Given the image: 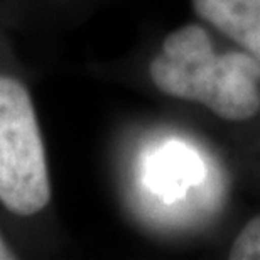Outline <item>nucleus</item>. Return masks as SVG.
I'll use <instances>...</instances> for the list:
<instances>
[{
  "mask_svg": "<svg viewBox=\"0 0 260 260\" xmlns=\"http://www.w3.org/2000/svg\"><path fill=\"white\" fill-rule=\"evenodd\" d=\"M149 71L166 95L198 102L225 120H247L260 110V63L250 53L216 56L200 25L171 32Z\"/></svg>",
  "mask_w": 260,
  "mask_h": 260,
  "instance_id": "nucleus-1",
  "label": "nucleus"
},
{
  "mask_svg": "<svg viewBox=\"0 0 260 260\" xmlns=\"http://www.w3.org/2000/svg\"><path fill=\"white\" fill-rule=\"evenodd\" d=\"M51 200L44 145L30 96L22 83L0 76V203L20 216Z\"/></svg>",
  "mask_w": 260,
  "mask_h": 260,
  "instance_id": "nucleus-2",
  "label": "nucleus"
},
{
  "mask_svg": "<svg viewBox=\"0 0 260 260\" xmlns=\"http://www.w3.org/2000/svg\"><path fill=\"white\" fill-rule=\"evenodd\" d=\"M203 179L200 157L183 144L171 142L150 155L144 168L145 186L168 201L178 200Z\"/></svg>",
  "mask_w": 260,
  "mask_h": 260,
  "instance_id": "nucleus-3",
  "label": "nucleus"
},
{
  "mask_svg": "<svg viewBox=\"0 0 260 260\" xmlns=\"http://www.w3.org/2000/svg\"><path fill=\"white\" fill-rule=\"evenodd\" d=\"M196 14L260 63V0H193Z\"/></svg>",
  "mask_w": 260,
  "mask_h": 260,
  "instance_id": "nucleus-4",
  "label": "nucleus"
},
{
  "mask_svg": "<svg viewBox=\"0 0 260 260\" xmlns=\"http://www.w3.org/2000/svg\"><path fill=\"white\" fill-rule=\"evenodd\" d=\"M228 257L232 260H260V215L242 228Z\"/></svg>",
  "mask_w": 260,
  "mask_h": 260,
  "instance_id": "nucleus-5",
  "label": "nucleus"
},
{
  "mask_svg": "<svg viewBox=\"0 0 260 260\" xmlns=\"http://www.w3.org/2000/svg\"><path fill=\"white\" fill-rule=\"evenodd\" d=\"M15 258V253L7 247V243L4 242L2 235H0V260H12Z\"/></svg>",
  "mask_w": 260,
  "mask_h": 260,
  "instance_id": "nucleus-6",
  "label": "nucleus"
}]
</instances>
